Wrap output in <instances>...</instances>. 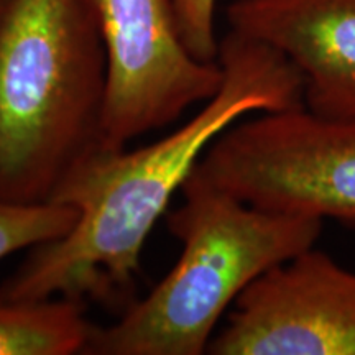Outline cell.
Wrapping results in <instances>:
<instances>
[{"instance_id":"cell-1","label":"cell","mask_w":355,"mask_h":355,"mask_svg":"<svg viewBox=\"0 0 355 355\" xmlns=\"http://www.w3.org/2000/svg\"><path fill=\"white\" fill-rule=\"evenodd\" d=\"M219 91L188 122L135 150L99 148L51 201L78 211L63 237L33 247L0 286L12 300L69 298L127 309L155 225L212 141L248 114L303 104V79L282 53L234 30L219 42Z\"/></svg>"},{"instance_id":"cell-2","label":"cell","mask_w":355,"mask_h":355,"mask_svg":"<svg viewBox=\"0 0 355 355\" xmlns=\"http://www.w3.org/2000/svg\"><path fill=\"white\" fill-rule=\"evenodd\" d=\"M107 55L89 0L0 10V199L50 202L102 144Z\"/></svg>"},{"instance_id":"cell-3","label":"cell","mask_w":355,"mask_h":355,"mask_svg":"<svg viewBox=\"0 0 355 355\" xmlns=\"http://www.w3.org/2000/svg\"><path fill=\"white\" fill-rule=\"evenodd\" d=\"M181 194V206L165 216L170 234L181 242L176 265L114 324L96 326L84 354H207L235 300L257 278L321 237L324 220L260 209L211 183L196 168Z\"/></svg>"},{"instance_id":"cell-4","label":"cell","mask_w":355,"mask_h":355,"mask_svg":"<svg viewBox=\"0 0 355 355\" xmlns=\"http://www.w3.org/2000/svg\"><path fill=\"white\" fill-rule=\"evenodd\" d=\"M196 170L260 209L355 229V119L304 105L243 117L207 146Z\"/></svg>"},{"instance_id":"cell-5","label":"cell","mask_w":355,"mask_h":355,"mask_svg":"<svg viewBox=\"0 0 355 355\" xmlns=\"http://www.w3.org/2000/svg\"><path fill=\"white\" fill-rule=\"evenodd\" d=\"M107 55L102 148H125L219 91L222 69L181 43L168 0H89Z\"/></svg>"},{"instance_id":"cell-6","label":"cell","mask_w":355,"mask_h":355,"mask_svg":"<svg viewBox=\"0 0 355 355\" xmlns=\"http://www.w3.org/2000/svg\"><path fill=\"white\" fill-rule=\"evenodd\" d=\"M211 355H355V272L316 245L235 300Z\"/></svg>"},{"instance_id":"cell-7","label":"cell","mask_w":355,"mask_h":355,"mask_svg":"<svg viewBox=\"0 0 355 355\" xmlns=\"http://www.w3.org/2000/svg\"><path fill=\"white\" fill-rule=\"evenodd\" d=\"M227 21L291 61L306 109L355 119V0H234Z\"/></svg>"},{"instance_id":"cell-8","label":"cell","mask_w":355,"mask_h":355,"mask_svg":"<svg viewBox=\"0 0 355 355\" xmlns=\"http://www.w3.org/2000/svg\"><path fill=\"white\" fill-rule=\"evenodd\" d=\"M94 327L81 301L0 295V355L84 354Z\"/></svg>"},{"instance_id":"cell-9","label":"cell","mask_w":355,"mask_h":355,"mask_svg":"<svg viewBox=\"0 0 355 355\" xmlns=\"http://www.w3.org/2000/svg\"><path fill=\"white\" fill-rule=\"evenodd\" d=\"M76 220L78 211L63 202L19 204L0 199V260L63 237Z\"/></svg>"},{"instance_id":"cell-10","label":"cell","mask_w":355,"mask_h":355,"mask_svg":"<svg viewBox=\"0 0 355 355\" xmlns=\"http://www.w3.org/2000/svg\"><path fill=\"white\" fill-rule=\"evenodd\" d=\"M181 43L196 60L214 63L219 53L216 37L217 0H168Z\"/></svg>"},{"instance_id":"cell-11","label":"cell","mask_w":355,"mask_h":355,"mask_svg":"<svg viewBox=\"0 0 355 355\" xmlns=\"http://www.w3.org/2000/svg\"><path fill=\"white\" fill-rule=\"evenodd\" d=\"M3 2H6V0H0V10H2V6H3Z\"/></svg>"}]
</instances>
